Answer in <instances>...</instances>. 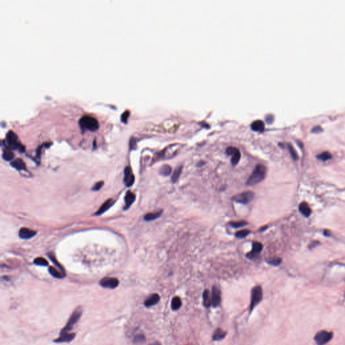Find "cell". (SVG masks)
<instances>
[{
  "instance_id": "17",
  "label": "cell",
  "mask_w": 345,
  "mask_h": 345,
  "mask_svg": "<svg viewBox=\"0 0 345 345\" xmlns=\"http://www.w3.org/2000/svg\"><path fill=\"white\" fill-rule=\"evenodd\" d=\"M11 166L14 169L18 170V171H21V170L26 169V165H25L24 162L20 159H17L12 162H11Z\"/></svg>"
},
{
  "instance_id": "26",
  "label": "cell",
  "mask_w": 345,
  "mask_h": 345,
  "mask_svg": "<svg viewBox=\"0 0 345 345\" xmlns=\"http://www.w3.org/2000/svg\"><path fill=\"white\" fill-rule=\"evenodd\" d=\"M171 173V167L168 165L162 166L159 170V173L163 176H169Z\"/></svg>"
},
{
  "instance_id": "1",
  "label": "cell",
  "mask_w": 345,
  "mask_h": 345,
  "mask_svg": "<svg viewBox=\"0 0 345 345\" xmlns=\"http://www.w3.org/2000/svg\"><path fill=\"white\" fill-rule=\"evenodd\" d=\"M266 171L267 169L264 165L262 164L257 165L255 166L253 173L251 174V175L248 178L246 184L248 185L252 186L259 184V182L263 181L264 179L265 178Z\"/></svg>"
},
{
  "instance_id": "18",
  "label": "cell",
  "mask_w": 345,
  "mask_h": 345,
  "mask_svg": "<svg viewBox=\"0 0 345 345\" xmlns=\"http://www.w3.org/2000/svg\"><path fill=\"white\" fill-rule=\"evenodd\" d=\"M203 304L206 308H210L212 305V297L208 290H205L203 293Z\"/></svg>"
},
{
  "instance_id": "2",
  "label": "cell",
  "mask_w": 345,
  "mask_h": 345,
  "mask_svg": "<svg viewBox=\"0 0 345 345\" xmlns=\"http://www.w3.org/2000/svg\"><path fill=\"white\" fill-rule=\"evenodd\" d=\"M79 124L82 129L90 131H96L99 127L96 119L90 116H84L80 118Z\"/></svg>"
},
{
  "instance_id": "13",
  "label": "cell",
  "mask_w": 345,
  "mask_h": 345,
  "mask_svg": "<svg viewBox=\"0 0 345 345\" xmlns=\"http://www.w3.org/2000/svg\"><path fill=\"white\" fill-rule=\"evenodd\" d=\"M113 203H114V201L112 199L107 200L105 202V203L103 204V205L99 208V209L95 212V215H101L102 214H103L105 212H106L112 206Z\"/></svg>"
},
{
  "instance_id": "3",
  "label": "cell",
  "mask_w": 345,
  "mask_h": 345,
  "mask_svg": "<svg viewBox=\"0 0 345 345\" xmlns=\"http://www.w3.org/2000/svg\"><path fill=\"white\" fill-rule=\"evenodd\" d=\"M82 310L81 308H78L74 310V312L72 313L71 317L70 318L69 320L67 322L66 326L63 328L62 330L61 331L60 334H66L69 333L70 331L72 329V328L74 326L75 323L78 322L80 318L82 316Z\"/></svg>"
},
{
  "instance_id": "19",
  "label": "cell",
  "mask_w": 345,
  "mask_h": 345,
  "mask_svg": "<svg viewBox=\"0 0 345 345\" xmlns=\"http://www.w3.org/2000/svg\"><path fill=\"white\" fill-rule=\"evenodd\" d=\"M251 127L255 131H263L264 129V123L261 120H255L252 122Z\"/></svg>"
},
{
  "instance_id": "24",
  "label": "cell",
  "mask_w": 345,
  "mask_h": 345,
  "mask_svg": "<svg viewBox=\"0 0 345 345\" xmlns=\"http://www.w3.org/2000/svg\"><path fill=\"white\" fill-rule=\"evenodd\" d=\"M262 249H263V245H262V244H261V243L257 242V241L253 243L252 252H253L255 254L259 255V254H260V252H262Z\"/></svg>"
},
{
  "instance_id": "41",
  "label": "cell",
  "mask_w": 345,
  "mask_h": 345,
  "mask_svg": "<svg viewBox=\"0 0 345 345\" xmlns=\"http://www.w3.org/2000/svg\"><path fill=\"white\" fill-rule=\"evenodd\" d=\"M273 116H272V114H268L267 115V116H266V121L268 122V123H271L272 121H273Z\"/></svg>"
},
{
  "instance_id": "7",
  "label": "cell",
  "mask_w": 345,
  "mask_h": 345,
  "mask_svg": "<svg viewBox=\"0 0 345 345\" xmlns=\"http://www.w3.org/2000/svg\"><path fill=\"white\" fill-rule=\"evenodd\" d=\"M254 194L252 191H245V192L241 193L235 195L233 198L234 201L237 203H241L244 204H247L249 203L253 200Z\"/></svg>"
},
{
  "instance_id": "28",
  "label": "cell",
  "mask_w": 345,
  "mask_h": 345,
  "mask_svg": "<svg viewBox=\"0 0 345 345\" xmlns=\"http://www.w3.org/2000/svg\"><path fill=\"white\" fill-rule=\"evenodd\" d=\"M182 169H183L182 166H180V167H177L175 170V171L171 177V181L173 183L177 182V180L179 179V177H180V175L182 172Z\"/></svg>"
},
{
  "instance_id": "8",
  "label": "cell",
  "mask_w": 345,
  "mask_h": 345,
  "mask_svg": "<svg viewBox=\"0 0 345 345\" xmlns=\"http://www.w3.org/2000/svg\"><path fill=\"white\" fill-rule=\"evenodd\" d=\"M101 287L108 288H115L119 285L118 279L113 277H106L100 281Z\"/></svg>"
},
{
  "instance_id": "27",
  "label": "cell",
  "mask_w": 345,
  "mask_h": 345,
  "mask_svg": "<svg viewBox=\"0 0 345 345\" xmlns=\"http://www.w3.org/2000/svg\"><path fill=\"white\" fill-rule=\"evenodd\" d=\"M231 156H232L231 163H232L233 165H236L238 163H239V161L240 158H241L240 151L238 150V149H237V150L231 155Z\"/></svg>"
},
{
  "instance_id": "20",
  "label": "cell",
  "mask_w": 345,
  "mask_h": 345,
  "mask_svg": "<svg viewBox=\"0 0 345 345\" xmlns=\"http://www.w3.org/2000/svg\"><path fill=\"white\" fill-rule=\"evenodd\" d=\"M226 334H227V332L223 331L221 328H217L213 334L212 338L214 340H220L225 337Z\"/></svg>"
},
{
  "instance_id": "31",
  "label": "cell",
  "mask_w": 345,
  "mask_h": 345,
  "mask_svg": "<svg viewBox=\"0 0 345 345\" xmlns=\"http://www.w3.org/2000/svg\"><path fill=\"white\" fill-rule=\"evenodd\" d=\"M34 263L37 265L42 266H46L48 265V262L47 261L45 258H41V257L36 258L35 260H34Z\"/></svg>"
},
{
  "instance_id": "35",
  "label": "cell",
  "mask_w": 345,
  "mask_h": 345,
  "mask_svg": "<svg viewBox=\"0 0 345 345\" xmlns=\"http://www.w3.org/2000/svg\"><path fill=\"white\" fill-rule=\"evenodd\" d=\"M145 337L142 334H140L136 336L134 338V343H142L145 341Z\"/></svg>"
},
{
  "instance_id": "12",
  "label": "cell",
  "mask_w": 345,
  "mask_h": 345,
  "mask_svg": "<svg viewBox=\"0 0 345 345\" xmlns=\"http://www.w3.org/2000/svg\"><path fill=\"white\" fill-rule=\"evenodd\" d=\"M159 300H160L159 295L158 294L154 293L150 296H149V297H148L145 300V301H144V305L147 307V308H150V307L158 303Z\"/></svg>"
},
{
  "instance_id": "5",
  "label": "cell",
  "mask_w": 345,
  "mask_h": 345,
  "mask_svg": "<svg viewBox=\"0 0 345 345\" xmlns=\"http://www.w3.org/2000/svg\"><path fill=\"white\" fill-rule=\"evenodd\" d=\"M263 292L262 288L260 286H255L252 290V299L249 306V312L251 313L254 308L256 306L262 299Z\"/></svg>"
},
{
  "instance_id": "37",
  "label": "cell",
  "mask_w": 345,
  "mask_h": 345,
  "mask_svg": "<svg viewBox=\"0 0 345 345\" xmlns=\"http://www.w3.org/2000/svg\"><path fill=\"white\" fill-rule=\"evenodd\" d=\"M49 257H50L51 259H52V260L53 261V262L57 266H58L59 268H60V270L62 271V272L63 273V272H64V270H63V268L62 266L60 264H59L57 262V261L56 260V259H55V258L54 257V255H50V254H49Z\"/></svg>"
},
{
  "instance_id": "10",
  "label": "cell",
  "mask_w": 345,
  "mask_h": 345,
  "mask_svg": "<svg viewBox=\"0 0 345 345\" xmlns=\"http://www.w3.org/2000/svg\"><path fill=\"white\" fill-rule=\"evenodd\" d=\"M220 301L221 294L220 289L217 287H213L212 292V305L216 308L220 305Z\"/></svg>"
},
{
  "instance_id": "9",
  "label": "cell",
  "mask_w": 345,
  "mask_h": 345,
  "mask_svg": "<svg viewBox=\"0 0 345 345\" xmlns=\"http://www.w3.org/2000/svg\"><path fill=\"white\" fill-rule=\"evenodd\" d=\"M124 174L125 177L124 179H123V181H124L127 187L131 186L134 184L135 181V177L132 171H131V169L130 167H126L124 170Z\"/></svg>"
},
{
  "instance_id": "11",
  "label": "cell",
  "mask_w": 345,
  "mask_h": 345,
  "mask_svg": "<svg viewBox=\"0 0 345 345\" xmlns=\"http://www.w3.org/2000/svg\"><path fill=\"white\" fill-rule=\"evenodd\" d=\"M36 235V231L28 228H21L19 231V237L24 239H31Z\"/></svg>"
},
{
  "instance_id": "29",
  "label": "cell",
  "mask_w": 345,
  "mask_h": 345,
  "mask_svg": "<svg viewBox=\"0 0 345 345\" xmlns=\"http://www.w3.org/2000/svg\"><path fill=\"white\" fill-rule=\"evenodd\" d=\"M229 224L233 228H240L242 227H244L245 225H248V223H247L246 221L242 220V221H237V222H230Z\"/></svg>"
},
{
  "instance_id": "40",
  "label": "cell",
  "mask_w": 345,
  "mask_h": 345,
  "mask_svg": "<svg viewBox=\"0 0 345 345\" xmlns=\"http://www.w3.org/2000/svg\"><path fill=\"white\" fill-rule=\"evenodd\" d=\"M322 130V127L320 126H316L312 128V131H315V132H319Z\"/></svg>"
},
{
  "instance_id": "23",
  "label": "cell",
  "mask_w": 345,
  "mask_h": 345,
  "mask_svg": "<svg viewBox=\"0 0 345 345\" xmlns=\"http://www.w3.org/2000/svg\"><path fill=\"white\" fill-rule=\"evenodd\" d=\"M2 157H3V159L4 160L9 161V160H12L14 159V155L10 148H6V149H4V150H3Z\"/></svg>"
},
{
  "instance_id": "22",
  "label": "cell",
  "mask_w": 345,
  "mask_h": 345,
  "mask_svg": "<svg viewBox=\"0 0 345 345\" xmlns=\"http://www.w3.org/2000/svg\"><path fill=\"white\" fill-rule=\"evenodd\" d=\"M49 273L52 274L53 277L55 278H62L63 277H64L65 274L63 273L62 272H60V271H58L56 268H55L54 267H52L51 266L49 267Z\"/></svg>"
},
{
  "instance_id": "38",
  "label": "cell",
  "mask_w": 345,
  "mask_h": 345,
  "mask_svg": "<svg viewBox=\"0 0 345 345\" xmlns=\"http://www.w3.org/2000/svg\"><path fill=\"white\" fill-rule=\"evenodd\" d=\"M130 116V112L128 111H125L124 113H123L122 114L121 116V121L123 122H125L126 123L127 122V118H128Z\"/></svg>"
},
{
  "instance_id": "33",
  "label": "cell",
  "mask_w": 345,
  "mask_h": 345,
  "mask_svg": "<svg viewBox=\"0 0 345 345\" xmlns=\"http://www.w3.org/2000/svg\"><path fill=\"white\" fill-rule=\"evenodd\" d=\"M282 262V259L279 258H274L273 259H271L270 260H268V263L270 264L271 265L273 266H278Z\"/></svg>"
},
{
  "instance_id": "6",
  "label": "cell",
  "mask_w": 345,
  "mask_h": 345,
  "mask_svg": "<svg viewBox=\"0 0 345 345\" xmlns=\"http://www.w3.org/2000/svg\"><path fill=\"white\" fill-rule=\"evenodd\" d=\"M333 337V334L332 332L322 330L318 332L315 336V341L318 345H324L328 343Z\"/></svg>"
},
{
  "instance_id": "34",
  "label": "cell",
  "mask_w": 345,
  "mask_h": 345,
  "mask_svg": "<svg viewBox=\"0 0 345 345\" xmlns=\"http://www.w3.org/2000/svg\"><path fill=\"white\" fill-rule=\"evenodd\" d=\"M288 148L289 152H290L291 155V156L293 157V159L294 160H297L298 159V156H297V154L295 150L293 147V146L291 145V144H288Z\"/></svg>"
},
{
  "instance_id": "25",
  "label": "cell",
  "mask_w": 345,
  "mask_h": 345,
  "mask_svg": "<svg viewBox=\"0 0 345 345\" xmlns=\"http://www.w3.org/2000/svg\"><path fill=\"white\" fill-rule=\"evenodd\" d=\"M181 300L179 297H175L171 301V308L173 310H178L181 306Z\"/></svg>"
},
{
  "instance_id": "39",
  "label": "cell",
  "mask_w": 345,
  "mask_h": 345,
  "mask_svg": "<svg viewBox=\"0 0 345 345\" xmlns=\"http://www.w3.org/2000/svg\"><path fill=\"white\" fill-rule=\"evenodd\" d=\"M237 148L235 147H233V146H229L227 148V150H226V152H227V154L228 155H231L233 153L235 152L236 150H237Z\"/></svg>"
},
{
  "instance_id": "42",
  "label": "cell",
  "mask_w": 345,
  "mask_h": 345,
  "mask_svg": "<svg viewBox=\"0 0 345 345\" xmlns=\"http://www.w3.org/2000/svg\"><path fill=\"white\" fill-rule=\"evenodd\" d=\"M150 345H161V344H160V343H159V342H155V343H154L150 344Z\"/></svg>"
},
{
  "instance_id": "4",
  "label": "cell",
  "mask_w": 345,
  "mask_h": 345,
  "mask_svg": "<svg viewBox=\"0 0 345 345\" xmlns=\"http://www.w3.org/2000/svg\"><path fill=\"white\" fill-rule=\"evenodd\" d=\"M6 141L11 149H17L20 152H24L25 148L18 141L17 135L12 131H10L6 135Z\"/></svg>"
},
{
  "instance_id": "21",
  "label": "cell",
  "mask_w": 345,
  "mask_h": 345,
  "mask_svg": "<svg viewBox=\"0 0 345 345\" xmlns=\"http://www.w3.org/2000/svg\"><path fill=\"white\" fill-rule=\"evenodd\" d=\"M163 213V211H158L156 212H151L148 213L145 216H144V220L146 221H152L156 219H158L160 217Z\"/></svg>"
},
{
  "instance_id": "32",
  "label": "cell",
  "mask_w": 345,
  "mask_h": 345,
  "mask_svg": "<svg viewBox=\"0 0 345 345\" xmlns=\"http://www.w3.org/2000/svg\"><path fill=\"white\" fill-rule=\"evenodd\" d=\"M249 233H250V231H249V230H246V229L241 230V231H238L235 233V236L237 238H240V239H242V238H244V237L248 236L249 234Z\"/></svg>"
},
{
  "instance_id": "14",
  "label": "cell",
  "mask_w": 345,
  "mask_h": 345,
  "mask_svg": "<svg viewBox=\"0 0 345 345\" xmlns=\"http://www.w3.org/2000/svg\"><path fill=\"white\" fill-rule=\"evenodd\" d=\"M75 337L74 333H66L60 334V336L55 340V343H67L70 342Z\"/></svg>"
},
{
  "instance_id": "36",
  "label": "cell",
  "mask_w": 345,
  "mask_h": 345,
  "mask_svg": "<svg viewBox=\"0 0 345 345\" xmlns=\"http://www.w3.org/2000/svg\"><path fill=\"white\" fill-rule=\"evenodd\" d=\"M103 184H104V182H103V181H102L97 182L96 184L93 186V187H92V190L93 191H99V190L101 188V187H103Z\"/></svg>"
},
{
  "instance_id": "30",
  "label": "cell",
  "mask_w": 345,
  "mask_h": 345,
  "mask_svg": "<svg viewBox=\"0 0 345 345\" xmlns=\"http://www.w3.org/2000/svg\"><path fill=\"white\" fill-rule=\"evenodd\" d=\"M317 157L319 160L326 161V160L330 159L331 157H332V155L329 152L326 151V152H323L320 153V154H319V155H318Z\"/></svg>"
},
{
  "instance_id": "16",
  "label": "cell",
  "mask_w": 345,
  "mask_h": 345,
  "mask_svg": "<svg viewBox=\"0 0 345 345\" xmlns=\"http://www.w3.org/2000/svg\"><path fill=\"white\" fill-rule=\"evenodd\" d=\"M299 210L301 214L306 217L309 216L311 212H312V210H311L310 207L306 202H302L300 204Z\"/></svg>"
},
{
  "instance_id": "15",
  "label": "cell",
  "mask_w": 345,
  "mask_h": 345,
  "mask_svg": "<svg viewBox=\"0 0 345 345\" xmlns=\"http://www.w3.org/2000/svg\"><path fill=\"white\" fill-rule=\"evenodd\" d=\"M135 199H136L135 194L130 191H127L125 197V202H126L125 209H127V208L130 207V206L134 202Z\"/></svg>"
}]
</instances>
